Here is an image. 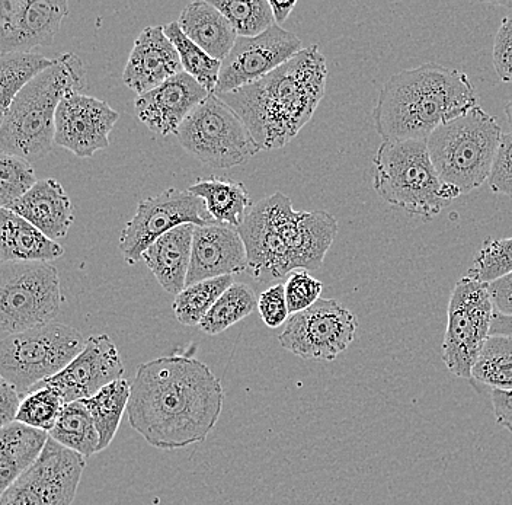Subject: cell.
<instances>
[{
    "mask_svg": "<svg viewBox=\"0 0 512 505\" xmlns=\"http://www.w3.org/2000/svg\"><path fill=\"white\" fill-rule=\"evenodd\" d=\"M223 404L222 383L203 361L160 357L137 369L128 423L156 449H184L207 439L219 423Z\"/></svg>",
    "mask_w": 512,
    "mask_h": 505,
    "instance_id": "1",
    "label": "cell"
},
{
    "mask_svg": "<svg viewBox=\"0 0 512 505\" xmlns=\"http://www.w3.org/2000/svg\"><path fill=\"white\" fill-rule=\"evenodd\" d=\"M326 81L325 56L310 46L258 82L217 97L239 115L259 150L281 149L312 120Z\"/></svg>",
    "mask_w": 512,
    "mask_h": 505,
    "instance_id": "2",
    "label": "cell"
},
{
    "mask_svg": "<svg viewBox=\"0 0 512 505\" xmlns=\"http://www.w3.org/2000/svg\"><path fill=\"white\" fill-rule=\"evenodd\" d=\"M238 230L248 255V273L259 283H272L297 270L322 267L338 222L323 210H294L290 197L275 193L254 204Z\"/></svg>",
    "mask_w": 512,
    "mask_h": 505,
    "instance_id": "3",
    "label": "cell"
},
{
    "mask_svg": "<svg viewBox=\"0 0 512 505\" xmlns=\"http://www.w3.org/2000/svg\"><path fill=\"white\" fill-rule=\"evenodd\" d=\"M478 107L469 76L438 63L405 69L384 82L373 110L384 140H427L438 127Z\"/></svg>",
    "mask_w": 512,
    "mask_h": 505,
    "instance_id": "4",
    "label": "cell"
},
{
    "mask_svg": "<svg viewBox=\"0 0 512 505\" xmlns=\"http://www.w3.org/2000/svg\"><path fill=\"white\" fill-rule=\"evenodd\" d=\"M85 89L86 70L78 54L56 57L54 66L25 86L2 115V153L31 163L46 158L53 149L60 102Z\"/></svg>",
    "mask_w": 512,
    "mask_h": 505,
    "instance_id": "5",
    "label": "cell"
},
{
    "mask_svg": "<svg viewBox=\"0 0 512 505\" xmlns=\"http://www.w3.org/2000/svg\"><path fill=\"white\" fill-rule=\"evenodd\" d=\"M374 191L390 206L430 222L459 191L441 182L427 140H384L373 159Z\"/></svg>",
    "mask_w": 512,
    "mask_h": 505,
    "instance_id": "6",
    "label": "cell"
},
{
    "mask_svg": "<svg viewBox=\"0 0 512 505\" xmlns=\"http://www.w3.org/2000/svg\"><path fill=\"white\" fill-rule=\"evenodd\" d=\"M501 137L496 118L479 105L438 127L427 145L441 182L460 196L482 187L491 175Z\"/></svg>",
    "mask_w": 512,
    "mask_h": 505,
    "instance_id": "7",
    "label": "cell"
},
{
    "mask_svg": "<svg viewBox=\"0 0 512 505\" xmlns=\"http://www.w3.org/2000/svg\"><path fill=\"white\" fill-rule=\"evenodd\" d=\"M85 344L78 329L57 322L9 335L0 343V375L24 399L66 369Z\"/></svg>",
    "mask_w": 512,
    "mask_h": 505,
    "instance_id": "8",
    "label": "cell"
},
{
    "mask_svg": "<svg viewBox=\"0 0 512 505\" xmlns=\"http://www.w3.org/2000/svg\"><path fill=\"white\" fill-rule=\"evenodd\" d=\"M64 297L50 262H5L0 268V331L19 334L53 324Z\"/></svg>",
    "mask_w": 512,
    "mask_h": 505,
    "instance_id": "9",
    "label": "cell"
},
{
    "mask_svg": "<svg viewBox=\"0 0 512 505\" xmlns=\"http://www.w3.org/2000/svg\"><path fill=\"white\" fill-rule=\"evenodd\" d=\"M176 137L188 153L216 169L242 165L259 152L245 123L216 94L188 115Z\"/></svg>",
    "mask_w": 512,
    "mask_h": 505,
    "instance_id": "10",
    "label": "cell"
},
{
    "mask_svg": "<svg viewBox=\"0 0 512 505\" xmlns=\"http://www.w3.org/2000/svg\"><path fill=\"white\" fill-rule=\"evenodd\" d=\"M495 308L488 284L470 277L460 278L451 293L443 360L451 375L472 379L480 351L491 337Z\"/></svg>",
    "mask_w": 512,
    "mask_h": 505,
    "instance_id": "11",
    "label": "cell"
},
{
    "mask_svg": "<svg viewBox=\"0 0 512 505\" xmlns=\"http://www.w3.org/2000/svg\"><path fill=\"white\" fill-rule=\"evenodd\" d=\"M182 225H219L207 212L206 203L188 191L168 188L159 196L140 201L133 219L124 226L120 251L127 264L143 260L144 252L159 238Z\"/></svg>",
    "mask_w": 512,
    "mask_h": 505,
    "instance_id": "12",
    "label": "cell"
},
{
    "mask_svg": "<svg viewBox=\"0 0 512 505\" xmlns=\"http://www.w3.org/2000/svg\"><path fill=\"white\" fill-rule=\"evenodd\" d=\"M357 326L355 316L338 300L319 299L290 316L278 341L300 359L334 361L354 341Z\"/></svg>",
    "mask_w": 512,
    "mask_h": 505,
    "instance_id": "13",
    "label": "cell"
},
{
    "mask_svg": "<svg viewBox=\"0 0 512 505\" xmlns=\"http://www.w3.org/2000/svg\"><path fill=\"white\" fill-rule=\"evenodd\" d=\"M85 466V457L50 437L40 459L2 492L0 505H72Z\"/></svg>",
    "mask_w": 512,
    "mask_h": 505,
    "instance_id": "14",
    "label": "cell"
},
{
    "mask_svg": "<svg viewBox=\"0 0 512 505\" xmlns=\"http://www.w3.org/2000/svg\"><path fill=\"white\" fill-rule=\"evenodd\" d=\"M302 50V40L277 24L258 37H238L223 60L214 94H227L258 82Z\"/></svg>",
    "mask_w": 512,
    "mask_h": 505,
    "instance_id": "15",
    "label": "cell"
},
{
    "mask_svg": "<svg viewBox=\"0 0 512 505\" xmlns=\"http://www.w3.org/2000/svg\"><path fill=\"white\" fill-rule=\"evenodd\" d=\"M69 15L64 0H2L0 2V51L34 53L53 44Z\"/></svg>",
    "mask_w": 512,
    "mask_h": 505,
    "instance_id": "16",
    "label": "cell"
},
{
    "mask_svg": "<svg viewBox=\"0 0 512 505\" xmlns=\"http://www.w3.org/2000/svg\"><path fill=\"white\" fill-rule=\"evenodd\" d=\"M120 114L107 101L82 92L67 95L56 114L54 143L78 158H91L110 146V133Z\"/></svg>",
    "mask_w": 512,
    "mask_h": 505,
    "instance_id": "17",
    "label": "cell"
},
{
    "mask_svg": "<svg viewBox=\"0 0 512 505\" xmlns=\"http://www.w3.org/2000/svg\"><path fill=\"white\" fill-rule=\"evenodd\" d=\"M124 363L110 335L89 337L78 357L41 386H50L66 404L91 398L95 393L123 379ZM40 386V388H41Z\"/></svg>",
    "mask_w": 512,
    "mask_h": 505,
    "instance_id": "18",
    "label": "cell"
},
{
    "mask_svg": "<svg viewBox=\"0 0 512 505\" xmlns=\"http://www.w3.org/2000/svg\"><path fill=\"white\" fill-rule=\"evenodd\" d=\"M210 92L182 72L163 82L158 88L137 95L134 101L137 117L144 126L160 136L178 133L188 115L207 99Z\"/></svg>",
    "mask_w": 512,
    "mask_h": 505,
    "instance_id": "19",
    "label": "cell"
},
{
    "mask_svg": "<svg viewBox=\"0 0 512 505\" xmlns=\"http://www.w3.org/2000/svg\"><path fill=\"white\" fill-rule=\"evenodd\" d=\"M248 271V255L236 228L195 226L187 287L200 281Z\"/></svg>",
    "mask_w": 512,
    "mask_h": 505,
    "instance_id": "20",
    "label": "cell"
},
{
    "mask_svg": "<svg viewBox=\"0 0 512 505\" xmlns=\"http://www.w3.org/2000/svg\"><path fill=\"white\" fill-rule=\"evenodd\" d=\"M182 72L178 51L162 25H158L147 27L134 41L123 82L131 91L143 95Z\"/></svg>",
    "mask_w": 512,
    "mask_h": 505,
    "instance_id": "21",
    "label": "cell"
},
{
    "mask_svg": "<svg viewBox=\"0 0 512 505\" xmlns=\"http://www.w3.org/2000/svg\"><path fill=\"white\" fill-rule=\"evenodd\" d=\"M8 210L24 217L53 241L66 238L72 228L73 204L59 181H38L30 193L15 201Z\"/></svg>",
    "mask_w": 512,
    "mask_h": 505,
    "instance_id": "22",
    "label": "cell"
},
{
    "mask_svg": "<svg viewBox=\"0 0 512 505\" xmlns=\"http://www.w3.org/2000/svg\"><path fill=\"white\" fill-rule=\"evenodd\" d=\"M194 229L195 225L178 226L144 252V262L169 294L178 296L187 289Z\"/></svg>",
    "mask_w": 512,
    "mask_h": 505,
    "instance_id": "23",
    "label": "cell"
},
{
    "mask_svg": "<svg viewBox=\"0 0 512 505\" xmlns=\"http://www.w3.org/2000/svg\"><path fill=\"white\" fill-rule=\"evenodd\" d=\"M64 249L24 217L0 210V261L50 262L63 257Z\"/></svg>",
    "mask_w": 512,
    "mask_h": 505,
    "instance_id": "24",
    "label": "cell"
},
{
    "mask_svg": "<svg viewBox=\"0 0 512 505\" xmlns=\"http://www.w3.org/2000/svg\"><path fill=\"white\" fill-rule=\"evenodd\" d=\"M184 34L214 59L223 62L235 47L238 34L211 2L195 0L182 9L178 19Z\"/></svg>",
    "mask_w": 512,
    "mask_h": 505,
    "instance_id": "25",
    "label": "cell"
},
{
    "mask_svg": "<svg viewBox=\"0 0 512 505\" xmlns=\"http://www.w3.org/2000/svg\"><path fill=\"white\" fill-rule=\"evenodd\" d=\"M50 434L14 421L0 428V491L12 484L40 459Z\"/></svg>",
    "mask_w": 512,
    "mask_h": 505,
    "instance_id": "26",
    "label": "cell"
},
{
    "mask_svg": "<svg viewBox=\"0 0 512 505\" xmlns=\"http://www.w3.org/2000/svg\"><path fill=\"white\" fill-rule=\"evenodd\" d=\"M192 196L204 200L207 212L219 225L238 229L251 207V197L242 182L213 177L201 180L188 188Z\"/></svg>",
    "mask_w": 512,
    "mask_h": 505,
    "instance_id": "27",
    "label": "cell"
},
{
    "mask_svg": "<svg viewBox=\"0 0 512 505\" xmlns=\"http://www.w3.org/2000/svg\"><path fill=\"white\" fill-rule=\"evenodd\" d=\"M131 396V383L126 379L112 382L88 399H82L89 414L92 415L96 430L99 433V452L107 449L114 440L124 412L127 411Z\"/></svg>",
    "mask_w": 512,
    "mask_h": 505,
    "instance_id": "28",
    "label": "cell"
},
{
    "mask_svg": "<svg viewBox=\"0 0 512 505\" xmlns=\"http://www.w3.org/2000/svg\"><path fill=\"white\" fill-rule=\"evenodd\" d=\"M50 437L83 457L99 453L101 439L92 415L82 401L66 404L59 421L50 431Z\"/></svg>",
    "mask_w": 512,
    "mask_h": 505,
    "instance_id": "29",
    "label": "cell"
},
{
    "mask_svg": "<svg viewBox=\"0 0 512 505\" xmlns=\"http://www.w3.org/2000/svg\"><path fill=\"white\" fill-rule=\"evenodd\" d=\"M56 59L38 53H6L0 56V108L2 115L11 107L19 92L37 76L54 66Z\"/></svg>",
    "mask_w": 512,
    "mask_h": 505,
    "instance_id": "30",
    "label": "cell"
},
{
    "mask_svg": "<svg viewBox=\"0 0 512 505\" xmlns=\"http://www.w3.org/2000/svg\"><path fill=\"white\" fill-rule=\"evenodd\" d=\"M258 308L255 290L248 284L233 283L214 303L198 328L207 335H219L248 318Z\"/></svg>",
    "mask_w": 512,
    "mask_h": 505,
    "instance_id": "31",
    "label": "cell"
},
{
    "mask_svg": "<svg viewBox=\"0 0 512 505\" xmlns=\"http://www.w3.org/2000/svg\"><path fill=\"white\" fill-rule=\"evenodd\" d=\"M163 30H165L166 37L172 41L176 51H178L184 72L192 76L195 81L200 82L210 94H214L223 62L214 59L197 44L192 43L190 38L181 30L178 22H169L168 25L163 27Z\"/></svg>",
    "mask_w": 512,
    "mask_h": 505,
    "instance_id": "32",
    "label": "cell"
},
{
    "mask_svg": "<svg viewBox=\"0 0 512 505\" xmlns=\"http://www.w3.org/2000/svg\"><path fill=\"white\" fill-rule=\"evenodd\" d=\"M472 379L501 391H512V338L491 335L480 351Z\"/></svg>",
    "mask_w": 512,
    "mask_h": 505,
    "instance_id": "33",
    "label": "cell"
},
{
    "mask_svg": "<svg viewBox=\"0 0 512 505\" xmlns=\"http://www.w3.org/2000/svg\"><path fill=\"white\" fill-rule=\"evenodd\" d=\"M233 283H235L233 276H224L188 286L184 292L175 297L174 306H172L179 324L200 325L214 303Z\"/></svg>",
    "mask_w": 512,
    "mask_h": 505,
    "instance_id": "34",
    "label": "cell"
},
{
    "mask_svg": "<svg viewBox=\"0 0 512 505\" xmlns=\"http://www.w3.org/2000/svg\"><path fill=\"white\" fill-rule=\"evenodd\" d=\"M232 24L238 37L252 38L274 27L270 0H211Z\"/></svg>",
    "mask_w": 512,
    "mask_h": 505,
    "instance_id": "35",
    "label": "cell"
},
{
    "mask_svg": "<svg viewBox=\"0 0 512 505\" xmlns=\"http://www.w3.org/2000/svg\"><path fill=\"white\" fill-rule=\"evenodd\" d=\"M64 407L66 402L59 393L50 386H41L22 399L16 421L50 434L59 421Z\"/></svg>",
    "mask_w": 512,
    "mask_h": 505,
    "instance_id": "36",
    "label": "cell"
},
{
    "mask_svg": "<svg viewBox=\"0 0 512 505\" xmlns=\"http://www.w3.org/2000/svg\"><path fill=\"white\" fill-rule=\"evenodd\" d=\"M31 162L18 156L0 155V206L8 209L15 201L30 193L37 184Z\"/></svg>",
    "mask_w": 512,
    "mask_h": 505,
    "instance_id": "37",
    "label": "cell"
},
{
    "mask_svg": "<svg viewBox=\"0 0 512 505\" xmlns=\"http://www.w3.org/2000/svg\"><path fill=\"white\" fill-rule=\"evenodd\" d=\"M512 273V238L485 242L476 254L467 277L480 283H494Z\"/></svg>",
    "mask_w": 512,
    "mask_h": 505,
    "instance_id": "38",
    "label": "cell"
},
{
    "mask_svg": "<svg viewBox=\"0 0 512 505\" xmlns=\"http://www.w3.org/2000/svg\"><path fill=\"white\" fill-rule=\"evenodd\" d=\"M284 287H286L287 305L291 315H296L315 305L323 290V284L310 276L306 270L291 273Z\"/></svg>",
    "mask_w": 512,
    "mask_h": 505,
    "instance_id": "39",
    "label": "cell"
},
{
    "mask_svg": "<svg viewBox=\"0 0 512 505\" xmlns=\"http://www.w3.org/2000/svg\"><path fill=\"white\" fill-rule=\"evenodd\" d=\"M488 184L494 193L512 198V131L502 133Z\"/></svg>",
    "mask_w": 512,
    "mask_h": 505,
    "instance_id": "40",
    "label": "cell"
},
{
    "mask_svg": "<svg viewBox=\"0 0 512 505\" xmlns=\"http://www.w3.org/2000/svg\"><path fill=\"white\" fill-rule=\"evenodd\" d=\"M258 312L268 328L274 329L287 324L291 313L288 310L284 284H274V286L268 287L265 292L259 294Z\"/></svg>",
    "mask_w": 512,
    "mask_h": 505,
    "instance_id": "41",
    "label": "cell"
},
{
    "mask_svg": "<svg viewBox=\"0 0 512 505\" xmlns=\"http://www.w3.org/2000/svg\"><path fill=\"white\" fill-rule=\"evenodd\" d=\"M492 60L502 82L512 83V11L502 19L495 35Z\"/></svg>",
    "mask_w": 512,
    "mask_h": 505,
    "instance_id": "42",
    "label": "cell"
},
{
    "mask_svg": "<svg viewBox=\"0 0 512 505\" xmlns=\"http://www.w3.org/2000/svg\"><path fill=\"white\" fill-rule=\"evenodd\" d=\"M22 396L8 380L0 379V425H8L16 421Z\"/></svg>",
    "mask_w": 512,
    "mask_h": 505,
    "instance_id": "43",
    "label": "cell"
},
{
    "mask_svg": "<svg viewBox=\"0 0 512 505\" xmlns=\"http://www.w3.org/2000/svg\"><path fill=\"white\" fill-rule=\"evenodd\" d=\"M496 313L512 316V273L488 284Z\"/></svg>",
    "mask_w": 512,
    "mask_h": 505,
    "instance_id": "44",
    "label": "cell"
},
{
    "mask_svg": "<svg viewBox=\"0 0 512 505\" xmlns=\"http://www.w3.org/2000/svg\"><path fill=\"white\" fill-rule=\"evenodd\" d=\"M496 423L512 434V391L494 389L491 393Z\"/></svg>",
    "mask_w": 512,
    "mask_h": 505,
    "instance_id": "45",
    "label": "cell"
},
{
    "mask_svg": "<svg viewBox=\"0 0 512 505\" xmlns=\"http://www.w3.org/2000/svg\"><path fill=\"white\" fill-rule=\"evenodd\" d=\"M491 335H505V337L512 338V316H505L495 312Z\"/></svg>",
    "mask_w": 512,
    "mask_h": 505,
    "instance_id": "46",
    "label": "cell"
},
{
    "mask_svg": "<svg viewBox=\"0 0 512 505\" xmlns=\"http://www.w3.org/2000/svg\"><path fill=\"white\" fill-rule=\"evenodd\" d=\"M297 2L294 0V2H287V3H281V2H272L270 0V6L272 9V14H274V19L277 24H283L284 21L288 17H290L291 12H293V9L296 8Z\"/></svg>",
    "mask_w": 512,
    "mask_h": 505,
    "instance_id": "47",
    "label": "cell"
},
{
    "mask_svg": "<svg viewBox=\"0 0 512 505\" xmlns=\"http://www.w3.org/2000/svg\"><path fill=\"white\" fill-rule=\"evenodd\" d=\"M505 114H507L508 121H510V124L512 126V101L508 102V104L505 105Z\"/></svg>",
    "mask_w": 512,
    "mask_h": 505,
    "instance_id": "48",
    "label": "cell"
}]
</instances>
